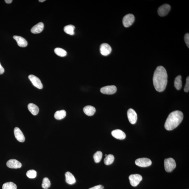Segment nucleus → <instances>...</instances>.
Listing matches in <instances>:
<instances>
[{
	"instance_id": "1a4fd4ad",
	"label": "nucleus",
	"mask_w": 189,
	"mask_h": 189,
	"mask_svg": "<svg viewBox=\"0 0 189 189\" xmlns=\"http://www.w3.org/2000/svg\"><path fill=\"white\" fill-rule=\"evenodd\" d=\"M101 92L102 94H112L115 93L117 91V88L115 86H104L101 88Z\"/></svg>"
},
{
	"instance_id": "f03ea898",
	"label": "nucleus",
	"mask_w": 189,
	"mask_h": 189,
	"mask_svg": "<svg viewBox=\"0 0 189 189\" xmlns=\"http://www.w3.org/2000/svg\"><path fill=\"white\" fill-rule=\"evenodd\" d=\"M182 112L178 110L173 111L168 115L165 124V127L167 130H172L176 128L183 119Z\"/></svg>"
},
{
	"instance_id": "39448f33",
	"label": "nucleus",
	"mask_w": 189,
	"mask_h": 189,
	"mask_svg": "<svg viewBox=\"0 0 189 189\" xmlns=\"http://www.w3.org/2000/svg\"><path fill=\"white\" fill-rule=\"evenodd\" d=\"M135 20V16L133 14H127L123 18V25L125 27H128L133 24Z\"/></svg>"
},
{
	"instance_id": "cd10ccee",
	"label": "nucleus",
	"mask_w": 189,
	"mask_h": 189,
	"mask_svg": "<svg viewBox=\"0 0 189 189\" xmlns=\"http://www.w3.org/2000/svg\"><path fill=\"white\" fill-rule=\"evenodd\" d=\"M26 176L30 179H34L37 176V172L34 170H29L26 173Z\"/></svg>"
},
{
	"instance_id": "a878e982",
	"label": "nucleus",
	"mask_w": 189,
	"mask_h": 189,
	"mask_svg": "<svg viewBox=\"0 0 189 189\" xmlns=\"http://www.w3.org/2000/svg\"><path fill=\"white\" fill-rule=\"evenodd\" d=\"M102 152L100 151H98L94 154V162L96 163H99L102 160Z\"/></svg>"
},
{
	"instance_id": "20e7f679",
	"label": "nucleus",
	"mask_w": 189,
	"mask_h": 189,
	"mask_svg": "<svg viewBox=\"0 0 189 189\" xmlns=\"http://www.w3.org/2000/svg\"><path fill=\"white\" fill-rule=\"evenodd\" d=\"M129 178L131 185L132 186L136 187L142 180L143 178L141 175L134 174L131 175Z\"/></svg>"
},
{
	"instance_id": "aec40b11",
	"label": "nucleus",
	"mask_w": 189,
	"mask_h": 189,
	"mask_svg": "<svg viewBox=\"0 0 189 189\" xmlns=\"http://www.w3.org/2000/svg\"><path fill=\"white\" fill-rule=\"evenodd\" d=\"M174 85L175 87L178 90H179L182 88V77L181 75L178 76L174 80Z\"/></svg>"
},
{
	"instance_id": "f8f14e48",
	"label": "nucleus",
	"mask_w": 189,
	"mask_h": 189,
	"mask_svg": "<svg viewBox=\"0 0 189 189\" xmlns=\"http://www.w3.org/2000/svg\"><path fill=\"white\" fill-rule=\"evenodd\" d=\"M6 165L9 168L15 169L20 168L22 166L21 164L15 159H11L8 161L6 163Z\"/></svg>"
},
{
	"instance_id": "dca6fc26",
	"label": "nucleus",
	"mask_w": 189,
	"mask_h": 189,
	"mask_svg": "<svg viewBox=\"0 0 189 189\" xmlns=\"http://www.w3.org/2000/svg\"><path fill=\"white\" fill-rule=\"evenodd\" d=\"M44 28V23L42 22H40L33 27L31 29V32L34 34H38L42 32Z\"/></svg>"
},
{
	"instance_id": "7c9ffc66",
	"label": "nucleus",
	"mask_w": 189,
	"mask_h": 189,
	"mask_svg": "<svg viewBox=\"0 0 189 189\" xmlns=\"http://www.w3.org/2000/svg\"><path fill=\"white\" fill-rule=\"evenodd\" d=\"M89 189H104V187L102 185H100L96 186Z\"/></svg>"
},
{
	"instance_id": "0eeeda50",
	"label": "nucleus",
	"mask_w": 189,
	"mask_h": 189,
	"mask_svg": "<svg viewBox=\"0 0 189 189\" xmlns=\"http://www.w3.org/2000/svg\"><path fill=\"white\" fill-rule=\"evenodd\" d=\"M171 8V6L169 4H164L159 8L158 9V13L160 16H165L168 15Z\"/></svg>"
},
{
	"instance_id": "c85d7f7f",
	"label": "nucleus",
	"mask_w": 189,
	"mask_h": 189,
	"mask_svg": "<svg viewBox=\"0 0 189 189\" xmlns=\"http://www.w3.org/2000/svg\"><path fill=\"white\" fill-rule=\"evenodd\" d=\"M184 90L185 92H188L189 91V76L187 77L186 78V81L185 88H184Z\"/></svg>"
},
{
	"instance_id": "72a5a7b5",
	"label": "nucleus",
	"mask_w": 189,
	"mask_h": 189,
	"mask_svg": "<svg viewBox=\"0 0 189 189\" xmlns=\"http://www.w3.org/2000/svg\"><path fill=\"white\" fill-rule=\"evenodd\" d=\"M39 1L40 2H43L44 1H45V0H39Z\"/></svg>"
},
{
	"instance_id": "6e6552de",
	"label": "nucleus",
	"mask_w": 189,
	"mask_h": 189,
	"mask_svg": "<svg viewBox=\"0 0 189 189\" xmlns=\"http://www.w3.org/2000/svg\"><path fill=\"white\" fill-rule=\"evenodd\" d=\"M127 117L129 122L132 124H135L137 120V115L135 111L132 109H130L127 112Z\"/></svg>"
},
{
	"instance_id": "b1692460",
	"label": "nucleus",
	"mask_w": 189,
	"mask_h": 189,
	"mask_svg": "<svg viewBox=\"0 0 189 189\" xmlns=\"http://www.w3.org/2000/svg\"><path fill=\"white\" fill-rule=\"evenodd\" d=\"M17 185L14 183L9 182L5 183L3 184V189H17Z\"/></svg>"
},
{
	"instance_id": "f257e3e1",
	"label": "nucleus",
	"mask_w": 189,
	"mask_h": 189,
	"mask_svg": "<svg viewBox=\"0 0 189 189\" xmlns=\"http://www.w3.org/2000/svg\"><path fill=\"white\" fill-rule=\"evenodd\" d=\"M168 75L166 69L162 66H159L154 72L153 81L154 88L158 92L165 90L168 83Z\"/></svg>"
},
{
	"instance_id": "473e14b6",
	"label": "nucleus",
	"mask_w": 189,
	"mask_h": 189,
	"mask_svg": "<svg viewBox=\"0 0 189 189\" xmlns=\"http://www.w3.org/2000/svg\"><path fill=\"white\" fill-rule=\"evenodd\" d=\"M5 1L7 4H10L12 2V0H5Z\"/></svg>"
},
{
	"instance_id": "4be33fe9",
	"label": "nucleus",
	"mask_w": 189,
	"mask_h": 189,
	"mask_svg": "<svg viewBox=\"0 0 189 189\" xmlns=\"http://www.w3.org/2000/svg\"><path fill=\"white\" fill-rule=\"evenodd\" d=\"M66 115V111L64 110H59L56 112L54 114L55 119L58 120H61L64 119Z\"/></svg>"
},
{
	"instance_id": "2eb2a0df",
	"label": "nucleus",
	"mask_w": 189,
	"mask_h": 189,
	"mask_svg": "<svg viewBox=\"0 0 189 189\" xmlns=\"http://www.w3.org/2000/svg\"><path fill=\"white\" fill-rule=\"evenodd\" d=\"M13 38L16 41L18 46L21 47H25L27 46V41L24 38L17 36H14Z\"/></svg>"
},
{
	"instance_id": "a211bd4d",
	"label": "nucleus",
	"mask_w": 189,
	"mask_h": 189,
	"mask_svg": "<svg viewBox=\"0 0 189 189\" xmlns=\"http://www.w3.org/2000/svg\"><path fill=\"white\" fill-rule=\"evenodd\" d=\"M83 110L86 115L90 116L93 115L96 112L95 108L91 105H88L84 107Z\"/></svg>"
},
{
	"instance_id": "412c9836",
	"label": "nucleus",
	"mask_w": 189,
	"mask_h": 189,
	"mask_svg": "<svg viewBox=\"0 0 189 189\" xmlns=\"http://www.w3.org/2000/svg\"><path fill=\"white\" fill-rule=\"evenodd\" d=\"M75 26L72 25H67L64 27V31L66 34L73 35L74 34Z\"/></svg>"
},
{
	"instance_id": "9b49d317",
	"label": "nucleus",
	"mask_w": 189,
	"mask_h": 189,
	"mask_svg": "<svg viewBox=\"0 0 189 189\" xmlns=\"http://www.w3.org/2000/svg\"><path fill=\"white\" fill-rule=\"evenodd\" d=\"M111 47L108 44L103 43L100 46V52L103 56H108L111 53Z\"/></svg>"
},
{
	"instance_id": "f3484780",
	"label": "nucleus",
	"mask_w": 189,
	"mask_h": 189,
	"mask_svg": "<svg viewBox=\"0 0 189 189\" xmlns=\"http://www.w3.org/2000/svg\"><path fill=\"white\" fill-rule=\"evenodd\" d=\"M65 176L66 182L69 185H73L76 182L74 176L69 172H67L65 173Z\"/></svg>"
},
{
	"instance_id": "393cba45",
	"label": "nucleus",
	"mask_w": 189,
	"mask_h": 189,
	"mask_svg": "<svg viewBox=\"0 0 189 189\" xmlns=\"http://www.w3.org/2000/svg\"><path fill=\"white\" fill-rule=\"evenodd\" d=\"M54 52L57 56L60 57L65 56L67 54V52L65 50L60 48H55Z\"/></svg>"
},
{
	"instance_id": "6ab92c4d",
	"label": "nucleus",
	"mask_w": 189,
	"mask_h": 189,
	"mask_svg": "<svg viewBox=\"0 0 189 189\" xmlns=\"http://www.w3.org/2000/svg\"><path fill=\"white\" fill-rule=\"evenodd\" d=\"M28 108L32 114L35 116L38 113L39 108L37 105L33 103H29L28 105Z\"/></svg>"
},
{
	"instance_id": "bb28decb",
	"label": "nucleus",
	"mask_w": 189,
	"mask_h": 189,
	"mask_svg": "<svg viewBox=\"0 0 189 189\" xmlns=\"http://www.w3.org/2000/svg\"><path fill=\"white\" fill-rule=\"evenodd\" d=\"M50 185H51V183H50V180L47 178H44L42 184V188L44 189H47L49 188Z\"/></svg>"
},
{
	"instance_id": "7ed1b4c3",
	"label": "nucleus",
	"mask_w": 189,
	"mask_h": 189,
	"mask_svg": "<svg viewBox=\"0 0 189 189\" xmlns=\"http://www.w3.org/2000/svg\"><path fill=\"white\" fill-rule=\"evenodd\" d=\"M165 169L167 172H171L176 167L175 161L172 158L166 159L164 160Z\"/></svg>"
},
{
	"instance_id": "2f4dec72",
	"label": "nucleus",
	"mask_w": 189,
	"mask_h": 189,
	"mask_svg": "<svg viewBox=\"0 0 189 189\" xmlns=\"http://www.w3.org/2000/svg\"><path fill=\"white\" fill-rule=\"evenodd\" d=\"M4 68L2 67L1 63H0V75L2 74H3L4 73Z\"/></svg>"
},
{
	"instance_id": "5701e85b",
	"label": "nucleus",
	"mask_w": 189,
	"mask_h": 189,
	"mask_svg": "<svg viewBox=\"0 0 189 189\" xmlns=\"http://www.w3.org/2000/svg\"><path fill=\"white\" fill-rule=\"evenodd\" d=\"M115 160V157L112 154H109L107 155L104 159V163L106 165H110L112 164Z\"/></svg>"
},
{
	"instance_id": "c756f323",
	"label": "nucleus",
	"mask_w": 189,
	"mask_h": 189,
	"mask_svg": "<svg viewBox=\"0 0 189 189\" xmlns=\"http://www.w3.org/2000/svg\"><path fill=\"white\" fill-rule=\"evenodd\" d=\"M184 40L187 46V47L189 48V34L188 33L186 34L184 36Z\"/></svg>"
},
{
	"instance_id": "f704fd0d",
	"label": "nucleus",
	"mask_w": 189,
	"mask_h": 189,
	"mask_svg": "<svg viewBox=\"0 0 189 189\" xmlns=\"http://www.w3.org/2000/svg\"><path fill=\"white\" fill-rule=\"evenodd\" d=\"M107 154H105V157H106L107 156Z\"/></svg>"
},
{
	"instance_id": "423d86ee",
	"label": "nucleus",
	"mask_w": 189,
	"mask_h": 189,
	"mask_svg": "<svg viewBox=\"0 0 189 189\" xmlns=\"http://www.w3.org/2000/svg\"><path fill=\"white\" fill-rule=\"evenodd\" d=\"M135 164L137 166L141 167H147L152 164L150 159L146 158L137 159L135 161Z\"/></svg>"
},
{
	"instance_id": "9d476101",
	"label": "nucleus",
	"mask_w": 189,
	"mask_h": 189,
	"mask_svg": "<svg viewBox=\"0 0 189 189\" xmlns=\"http://www.w3.org/2000/svg\"><path fill=\"white\" fill-rule=\"evenodd\" d=\"M28 78L32 83V84L36 88L39 89H42L43 88L42 82L40 79L33 75H30L28 76Z\"/></svg>"
},
{
	"instance_id": "4468645a",
	"label": "nucleus",
	"mask_w": 189,
	"mask_h": 189,
	"mask_svg": "<svg viewBox=\"0 0 189 189\" xmlns=\"http://www.w3.org/2000/svg\"><path fill=\"white\" fill-rule=\"evenodd\" d=\"M111 135L114 138L120 140L124 139L126 137L125 133L119 129L113 130L111 132Z\"/></svg>"
},
{
	"instance_id": "ddd939ff",
	"label": "nucleus",
	"mask_w": 189,
	"mask_h": 189,
	"mask_svg": "<svg viewBox=\"0 0 189 189\" xmlns=\"http://www.w3.org/2000/svg\"><path fill=\"white\" fill-rule=\"evenodd\" d=\"M14 135L17 141L20 142H23L25 141V138L23 132L18 127H16L14 129Z\"/></svg>"
}]
</instances>
